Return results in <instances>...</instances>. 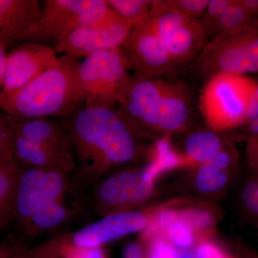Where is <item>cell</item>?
I'll list each match as a JSON object with an SVG mask.
<instances>
[{
  "label": "cell",
  "mask_w": 258,
  "mask_h": 258,
  "mask_svg": "<svg viewBox=\"0 0 258 258\" xmlns=\"http://www.w3.org/2000/svg\"><path fill=\"white\" fill-rule=\"evenodd\" d=\"M165 238L173 245L183 249H187L193 245L195 232L187 222L180 215L175 222L168 228Z\"/></svg>",
  "instance_id": "obj_25"
},
{
  "label": "cell",
  "mask_w": 258,
  "mask_h": 258,
  "mask_svg": "<svg viewBox=\"0 0 258 258\" xmlns=\"http://www.w3.org/2000/svg\"><path fill=\"white\" fill-rule=\"evenodd\" d=\"M108 4L132 28L147 21L150 16L153 1L149 0H108Z\"/></svg>",
  "instance_id": "obj_22"
},
{
  "label": "cell",
  "mask_w": 258,
  "mask_h": 258,
  "mask_svg": "<svg viewBox=\"0 0 258 258\" xmlns=\"http://www.w3.org/2000/svg\"><path fill=\"white\" fill-rule=\"evenodd\" d=\"M120 48L136 72L144 76H164L176 68L150 18L132 28Z\"/></svg>",
  "instance_id": "obj_11"
},
{
  "label": "cell",
  "mask_w": 258,
  "mask_h": 258,
  "mask_svg": "<svg viewBox=\"0 0 258 258\" xmlns=\"http://www.w3.org/2000/svg\"><path fill=\"white\" fill-rule=\"evenodd\" d=\"M149 18L176 68L196 60L206 43L198 20L169 10L163 1H153Z\"/></svg>",
  "instance_id": "obj_9"
},
{
  "label": "cell",
  "mask_w": 258,
  "mask_h": 258,
  "mask_svg": "<svg viewBox=\"0 0 258 258\" xmlns=\"http://www.w3.org/2000/svg\"><path fill=\"white\" fill-rule=\"evenodd\" d=\"M64 124L80 162L83 176L98 181L116 166L139 154V137L119 108L83 103L68 115Z\"/></svg>",
  "instance_id": "obj_1"
},
{
  "label": "cell",
  "mask_w": 258,
  "mask_h": 258,
  "mask_svg": "<svg viewBox=\"0 0 258 258\" xmlns=\"http://www.w3.org/2000/svg\"><path fill=\"white\" fill-rule=\"evenodd\" d=\"M242 201L245 208L258 218V179L249 181L244 186Z\"/></svg>",
  "instance_id": "obj_31"
},
{
  "label": "cell",
  "mask_w": 258,
  "mask_h": 258,
  "mask_svg": "<svg viewBox=\"0 0 258 258\" xmlns=\"http://www.w3.org/2000/svg\"><path fill=\"white\" fill-rule=\"evenodd\" d=\"M195 258H231L217 244L208 240H202L194 253Z\"/></svg>",
  "instance_id": "obj_32"
},
{
  "label": "cell",
  "mask_w": 258,
  "mask_h": 258,
  "mask_svg": "<svg viewBox=\"0 0 258 258\" xmlns=\"http://www.w3.org/2000/svg\"><path fill=\"white\" fill-rule=\"evenodd\" d=\"M227 181V170L220 169L208 161L198 166L195 186L200 192H216L225 186Z\"/></svg>",
  "instance_id": "obj_23"
},
{
  "label": "cell",
  "mask_w": 258,
  "mask_h": 258,
  "mask_svg": "<svg viewBox=\"0 0 258 258\" xmlns=\"http://www.w3.org/2000/svg\"><path fill=\"white\" fill-rule=\"evenodd\" d=\"M155 177L148 167L120 171L97 184V211L103 216L130 212L145 203L155 191Z\"/></svg>",
  "instance_id": "obj_10"
},
{
  "label": "cell",
  "mask_w": 258,
  "mask_h": 258,
  "mask_svg": "<svg viewBox=\"0 0 258 258\" xmlns=\"http://www.w3.org/2000/svg\"><path fill=\"white\" fill-rule=\"evenodd\" d=\"M122 258H147V253L142 244L131 242L123 249Z\"/></svg>",
  "instance_id": "obj_36"
},
{
  "label": "cell",
  "mask_w": 258,
  "mask_h": 258,
  "mask_svg": "<svg viewBox=\"0 0 258 258\" xmlns=\"http://www.w3.org/2000/svg\"><path fill=\"white\" fill-rule=\"evenodd\" d=\"M64 198L38 210L22 225L29 235H40L53 230L69 220L74 212Z\"/></svg>",
  "instance_id": "obj_19"
},
{
  "label": "cell",
  "mask_w": 258,
  "mask_h": 258,
  "mask_svg": "<svg viewBox=\"0 0 258 258\" xmlns=\"http://www.w3.org/2000/svg\"><path fill=\"white\" fill-rule=\"evenodd\" d=\"M245 122L248 123L249 131L258 136V85L251 96Z\"/></svg>",
  "instance_id": "obj_33"
},
{
  "label": "cell",
  "mask_w": 258,
  "mask_h": 258,
  "mask_svg": "<svg viewBox=\"0 0 258 258\" xmlns=\"http://www.w3.org/2000/svg\"><path fill=\"white\" fill-rule=\"evenodd\" d=\"M152 158L150 164L159 175L161 173L172 170L184 164V159L173 149L169 139L166 137H163L156 143Z\"/></svg>",
  "instance_id": "obj_24"
},
{
  "label": "cell",
  "mask_w": 258,
  "mask_h": 258,
  "mask_svg": "<svg viewBox=\"0 0 258 258\" xmlns=\"http://www.w3.org/2000/svg\"><path fill=\"white\" fill-rule=\"evenodd\" d=\"M14 159L19 166L48 169L67 166L74 168L71 152H63L40 145L14 133Z\"/></svg>",
  "instance_id": "obj_16"
},
{
  "label": "cell",
  "mask_w": 258,
  "mask_h": 258,
  "mask_svg": "<svg viewBox=\"0 0 258 258\" xmlns=\"http://www.w3.org/2000/svg\"><path fill=\"white\" fill-rule=\"evenodd\" d=\"M161 76L130 75L117 94V106L142 137L184 130L191 118L189 91Z\"/></svg>",
  "instance_id": "obj_2"
},
{
  "label": "cell",
  "mask_w": 258,
  "mask_h": 258,
  "mask_svg": "<svg viewBox=\"0 0 258 258\" xmlns=\"http://www.w3.org/2000/svg\"><path fill=\"white\" fill-rule=\"evenodd\" d=\"M18 171L15 159L0 168V230L14 218Z\"/></svg>",
  "instance_id": "obj_20"
},
{
  "label": "cell",
  "mask_w": 258,
  "mask_h": 258,
  "mask_svg": "<svg viewBox=\"0 0 258 258\" xmlns=\"http://www.w3.org/2000/svg\"><path fill=\"white\" fill-rule=\"evenodd\" d=\"M73 169L19 166L13 219L23 225L38 210L64 198Z\"/></svg>",
  "instance_id": "obj_8"
},
{
  "label": "cell",
  "mask_w": 258,
  "mask_h": 258,
  "mask_svg": "<svg viewBox=\"0 0 258 258\" xmlns=\"http://www.w3.org/2000/svg\"><path fill=\"white\" fill-rule=\"evenodd\" d=\"M180 215L192 227L195 233H207L215 224L212 214L204 209L191 208L180 212Z\"/></svg>",
  "instance_id": "obj_27"
},
{
  "label": "cell",
  "mask_w": 258,
  "mask_h": 258,
  "mask_svg": "<svg viewBox=\"0 0 258 258\" xmlns=\"http://www.w3.org/2000/svg\"><path fill=\"white\" fill-rule=\"evenodd\" d=\"M14 133L45 147L71 152V139L64 125L48 118H32L14 123Z\"/></svg>",
  "instance_id": "obj_17"
},
{
  "label": "cell",
  "mask_w": 258,
  "mask_h": 258,
  "mask_svg": "<svg viewBox=\"0 0 258 258\" xmlns=\"http://www.w3.org/2000/svg\"><path fill=\"white\" fill-rule=\"evenodd\" d=\"M147 258H179V252L165 237H158L148 241Z\"/></svg>",
  "instance_id": "obj_28"
},
{
  "label": "cell",
  "mask_w": 258,
  "mask_h": 258,
  "mask_svg": "<svg viewBox=\"0 0 258 258\" xmlns=\"http://www.w3.org/2000/svg\"><path fill=\"white\" fill-rule=\"evenodd\" d=\"M41 11L37 0H0V44L8 49L26 42Z\"/></svg>",
  "instance_id": "obj_15"
},
{
  "label": "cell",
  "mask_w": 258,
  "mask_h": 258,
  "mask_svg": "<svg viewBox=\"0 0 258 258\" xmlns=\"http://www.w3.org/2000/svg\"><path fill=\"white\" fill-rule=\"evenodd\" d=\"M247 156L251 165L258 170V139H252L249 141Z\"/></svg>",
  "instance_id": "obj_37"
},
{
  "label": "cell",
  "mask_w": 258,
  "mask_h": 258,
  "mask_svg": "<svg viewBox=\"0 0 258 258\" xmlns=\"http://www.w3.org/2000/svg\"><path fill=\"white\" fill-rule=\"evenodd\" d=\"M132 30V25L117 15L105 23L74 30L54 50L76 58L86 57L97 51L120 47Z\"/></svg>",
  "instance_id": "obj_12"
},
{
  "label": "cell",
  "mask_w": 258,
  "mask_h": 258,
  "mask_svg": "<svg viewBox=\"0 0 258 258\" xmlns=\"http://www.w3.org/2000/svg\"><path fill=\"white\" fill-rule=\"evenodd\" d=\"M191 66L195 74L208 80L220 74L258 73L257 25L252 23L207 42Z\"/></svg>",
  "instance_id": "obj_4"
},
{
  "label": "cell",
  "mask_w": 258,
  "mask_h": 258,
  "mask_svg": "<svg viewBox=\"0 0 258 258\" xmlns=\"http://www.w3.org/2000/svg\"><path fill=\"white\" fill-rule=\"evenodd\" d=\"M132 68L120 47L97 51L80 62L79 79L83 103L112 107Z\"/></svg>",
  "instance_id": "obj_7"
},
{
  "label": "cell",
  "mask_w": 258,
  "mask_h": 258,
  "mask_svg": "<svg viewBox=\"0 0 258 258\" xmlns=\"http://www.w3.org/2000/svg\"><path fill=\"white\" fill-rule=\"evenodd\" d=\"M80 62L63 55L52 69L15 92L0 93V111L14 123L32 118L68 116L83 103Z\"/></svg>",
  "instance_id": "obj_3"
},
{
  "label": "cell",
  "mask_w": 258,
  "mask_h": 258,
  "mask_svg": "<svg viewBox=\"0 0 258 258\" xmlns=\"http://www.w3.org/2000/svg\"><path fill=\"white\" fill-rule=\"evenodd\" d=\"M14 122L5 113H0V148L13 143Z\"/></svg>",
  "instance_id": "obj_34"
},
{
  "label": "cell",
  "mask_w": 258,
  "mask_h": 258,
  "mask_svg": "<svg viewBox=\"0 0 258 258\" xmlns=\"http://www.w3.org/2000/svg\"><path fill=\"white\" fill-rule=\"evenodd\" d=\"M239 3L251 17L254 15H258V1L244 0V1H239Z\"/></svg>",
  "instance_id": "obj_40"
},
{
  "label": "cell",
  "mask_w": 258,
  "mask_h": 258,
  "mask_svg": "<svg viewBox=\"0 0 258 258\" xmlns=\"http://www.w3.org/2000/svg\"><path fill=\"white\" fill-rule=\"evenodd\" d=\"M6 47L0 44V87L2 88L4 81L5 73H6L7 64H8V55L7 54Z\"/></svg>",
  "instance_id": "obj_39"
},
{
  "label": "cell",
  "mask_w": 258,
  "mask_h": 258,
  "mask_svg": "<svg viewBox=\"0 0 258 258\" xmlns=\"http://www.w3.org/2000/svg\"><path fill=\"white\" fill-rule=\"evenodd\" d=\"M184 164L200 166L210 160L224 149L222 139L211 131L190 134L184 144Z\"/></svg>",
  "instance_id": "obj_18"
},
{
  "label": "cell",
  "mask_w": 258,
  "mask_h": 258,
  "mask_svg": "<svg viewBox=\"0 0 258 258\" xmlns=\"http://www.w3.org/2000/svg\"><path fill=\"white\" fill-rule=\"evenodd\" d=\"M62 258H108L102 247H83L69 245L62 247Z\"/></svg>",
  "instance_id": "obj_30"
},
{
  "label": "cell",
  "mask_w": 258,
  "mask_h": 258,
  "mask_svg": "<svg viewBox=\"0 0 258 258\" xmlns=\"http://www.w3.org/2000/svg\"><path fill=\"white\" fill-rule=\"evenodd\" d=\"M257 83L235 74H220L208 80L201 97L202 111L213 130L234 128L245 122Z\"/></svg>",
  "instance_id": "obj_6"
},
{
  "label": "cell",
  "mask_w": 258,
  "mask_h": 258,
  "mask_svg": "<svg viewBox=\"0 0 258 258\" xmlns=\"http://www.w3.org/2000/svg\"><path fill=\"white\" fill-rule=\"evenodd\" d=\"M229 0H210L202 18L198 20L205 33V39L208 38L217 18L222 10L228 5Z\"/></svg>",
  "instance_id": "obj_29"
},
{
  "label": "cell",
  "mask_w": 258,
  "mask_h": 258,
  "mask_svg": "<svg viewBox=\"0 0 258 258\" xmlns=\"http://www.w3.org/2000/svg\"><path fill=\"white\" fill-rule=\"evenodd\" d=\"M147 222V215L142 212L111 214L75 232L71 237V244L83 247H102L129 234L143 230Z\"/></svg>",
  "instance_id": "obj_14"
},
{
  "label": "cell",
  "mask_w": 258,
  "mask_h": 258,
  "mask_svg": "<svg viewBox=\"0 0 258 258\" xmlns=\"http://www.w3.org/2000/svg\"><path fill=\"white\" fill-rule=\"evenodd\" d=\"M208 0H164V5L169 10L186 18L200 20L208 7Z\"/></svg>",
  "instance_id": "obj_26"
},
{
  "label": "cell",
  "mask_w": 258,
  "mask_h": 258,
  "mask_svg": "<svg viewBox=\"0 0 258 258\" xmlns=\"http://www.w3.org/2000/svg\"><path fill=\"white\" fill-rule=\"evenodd\" d=\"M252 23V17L239 1H229L228 5L217 18L207 40L210 41L218 35L235 31Z\"/></svg>",
  "instance_id": "obj_21"
},
{
  "label": "cell",
  "mask_w": 258,
  "mask_h": 258,
  "mask_svg": "<svg viewBox=\"0 0 258 258\" xmlns=\"http://www.w3.org/2000/svg\"><path fill=\"white\" fill-rule=\"evenodd\" d=\"M179 258H195V256H194V253L191 251L184 249V250L181 251L179 252Z\"/></svg>",
  "instance_id": "obj_42"
},
{
  "label": "cell",
  "mask_w": 258,
  "mask_h": 258,
  "mask_svg": "<svg viewBox=\"0 0 258 258\" xmlns=\"http://www.w3.org/2000/svg\"><path fill=\"white\" fill-rule=\"evenodd\" d=\"M14 160V147L13 143L0 148V168Z\"/></svg>",
  "instance_id": "obj_38"
},
{
  "label": "cell",
  "mask_w": 258,
  "mask_h": 258,
  "mask_svg": "<svg viewBox=\"0 0 258 258\" xmlns=\"http://www.w3.org/2000/svg\"><path fill=\"white\" fill-rule=\"evenodd\" d=\"M0 258H30V250L23 248L22 244H0Z\"/></svg>",
  "instance_id": "obj_35"
},
{
  "label": "cell",
  "mask_w": 258,
  "mask_h": 258,
  "mask_svg": "<svg viewBox=\"0 0 258 258\" xmlns=\"http://www.w3.org/2000/svg\"><path fill=\"white\" fill-rule=\"evenodd\" d=\"M117 15L106 0H46L25 42L56 45L77 29L99 25Z\"/></svg>",
  "instance_id": "obj_5"
},
{
  "label": "cell",
  "mask_w": 258,
  "mask_h": 258,
  "mask_svg": "<svg viewBox=\"0 0 258 258\" xmlns=\"http://www.w3.org/2000/svg\"><path fill=\"white\" fill-rule=\"evenodd\" d=\"M243 258H258V254L252 249L245 248L243 249Z\"/></svg>",
  "instance_id": "obj_41"
},
{
  "label": "cell",
  "mask_w": 258,
  "mask_h": 258,
  "mask_svg": "<svg viewBox=\"0 0 258 258\" xmlns=\"http://www.w3.org/2000/svg\"><path fill=\"white\" fill-rule=\"evenodd\" d=\"M55 50L49 45L24 42L10 52L2 94L18 91L59 62Z\"/></svg>",
  "instance_id": "obj_13"
}]
</instances>
